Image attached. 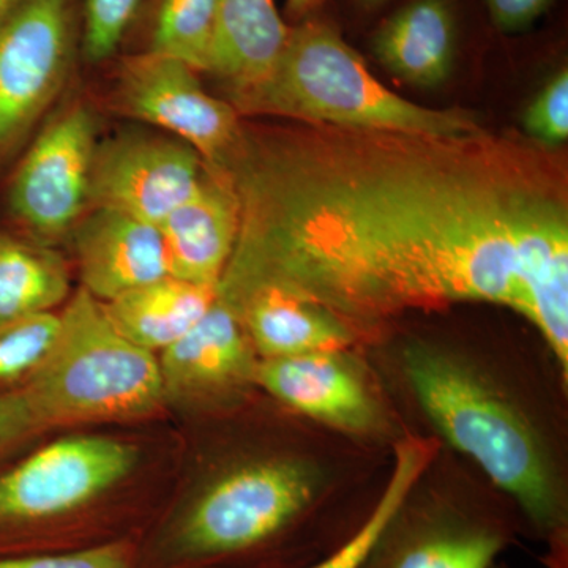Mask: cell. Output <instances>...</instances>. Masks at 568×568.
<instances>
[{
  "instance_id": "1",
  "label": "cell",
  "mask_w": 568,
  "mask_h": 568,
  "mask_svg": "<svg viewBox=\"0 0 568 568\" xmlns=\"http://www.w3.org/2000/svg\"><path fill=\"white\" fill-rule=\"evenodd\" d=\"M239 234L222 301L274 290L355 336L413 312L507 306L568 355V166L515 133L242 126L222 170Z\"/></svg>"
},
{
  "instance_id": "2",
  "label": "cell",
  "mask_w": 568,
  "mask_h": 568,
  "mask_svg": "<svg viewBox=\"0 0 568 568\" xmlns=\"http://www.w3.org/2000/svg\"><path fill=\"white\" fill-rule=\"evenodd\" d=\"M320 493L315 469L301 459L227 467L155 519L140 541V568H275Z\"/></svg>"
},
{
  "instance_id": "3",
  "label": "cell",
  "mask_w": 568,
  "mask_h": 568,
  "mask_svg": "<svg viewBox=\"0 0 568 568\" xmlns=\"http://www.w3.org/2000/svg\"><path fill=\"white\" fill-rule=\"evenodd\" d=\"M403 372L439 435L473 459L541 537L566 544L562 484L547 444L525 413L476 366L440 347H407Z\"/></svg>"
},
{
  "instance_id": "4",
  "label": "cell",
  "mask_w": 568,
  "mask_h": 568,
  "mask_svg": "<svg viewBox=\"0 0 568 568\" xmlns=\"http://www.w3.org/2000/svg\"><path fill=\"white\" fill-rule=\"evenodd\" d=\"M242 115L342 129L440 134L484 130L463 110L422 106L386 88L331 22L317 14L291 26L274 70L233 104Z\"/></svg>"
},
{
  "instance_id": "5",
  "label": "cell",
  "mask_w": 568,
  "mask_h": 568,
  "mask_svg": "<svg viewBox=\"0 0 568 568\" xmlns=\"http://www.w3.org/2000/svg\"><path fill=\"white\" fill-rule=\"evenodd\" d=\"M138 462L140 450L125 440L74 435L0 473V558L136 538L108 503Z\"/></svg>"
},
{
  "instance_id": "6",
  "label": "cell",
  "mask_w": 568,
  "mask_h": 568,
  "mask_svg": "<svg viewBox=\"0 0 568 568\" xmlns=\"http://www.w3.org/2000/svg\"><path fill=\"white\" fill-rule=\"evenodd\" d=\"M21 386L44 432L140 420L164 407L156 354L119 334L102 302L84 290L67 302L50 357Z\"/></svg>"
},
{
  "instance_id": "7",
  "label": "cell",
  "mask_w": 568,
  "mask_h": 568,
  "mask_svg": "<svg viewBox=\"0 0 568 568\" xmlns=\"http://www.w3.org/2000/svg\"><path fill=\"white\" fill-rule=\"evenodd\" d=\"M80 61V0H21L0 20V168L28 145Z\"/></svg>"
},
{
  "instance_id": "8",
  "label": "cell",
  "mask_w": 568,
  "mask_h": 568,
  "mask_svg": "<svg viewBox=\"0 0 568 568\" xmlns=\"http://www.w3.org/2000/svg\"><path fill=\"white\" fill-rule=\"evenodd\" d=\"M99 119L77 102L37 130L7 190L10 219L24 237L54 246L70 237L89 211Z\"/></svg>"
},
{
  "instance_id": "9",
  "label": "cell",
  "mask_w": 568,
  "mask_h": 568,
  "mask_svg": "<svg viewBox=\"0 0 568 568\" xmlns=\"http://www.w3.org/2000/svg\"><path fill=\"white\" fill-rule=\"evenodd\" d=\"M112 103L133 121L149 123L222 170L241 138V114L205 91L200 73L170 55L129 51L115 67Z\"/></svg>"
},
{
  "instance_id": "10",
  "label": "cell",
  "mask_w": 568,
  "mask_h": 568,
  "mask_svg": "<svg viewBox=\"0 0 568 568\" xmlns=\"http://www.w3.org/2000/svg\"><path fill=\"white\" fill-rule=\"evenodd\" d=\"M204 171L200 153L170 134H115L97 145L89 209H111L159 226L196 192Z\"/></svg>"
},
{
  "instance_id": "11",
  "label": "cell",
  "mask_w": 568,
  "mask_h": 568,
  "mask_svg": "<svg viewBox=\"0 0 568 568\" xmlns=\"http://www.w3.org/2000/svg\"><path fill=\"white\" fill-rule=\"evenodd\" d=\"M257 362L241 321L216 295L203 320L159 355L164 406L209 413L233 405L256 386Z\"/></svg>"
},
{
  "instance_id": "12",
  "label": "cell",
  "mask_w": 568,
  "mask_h": 568,
  "mask_svg": "<svg viewBox=\"0 0 568 568\" xmlns=\"http://www.w3.org/2000/svg\"><path fill=\"white\" fill-rule=\"evenodd\" d=\"M407 503L362 568H491L510 541V526L493 515L409 511Z\"/></svg>"
},
{
  "instance_id": "13",
  "label": "cell",
  "mask_w": 568,
  "mask_h": 568,
  "mask_svg": "<svg viewBox=\"0 0 568 568\" xmlns=\"http://www.w3.org/2000/svg\"><path fill=\"white\" fill-rule=\"evenodd\" d=\"M70 239L81 290L102 304L170 275L159 227L125 213L89 209Z\"/></svg>"
},
{
  "instance_id": "14",
  "label": "cell",
  "mask_w": 568,
  "mask_h": 568,
  "mask_svg": "<svg viewBox=\"0 0 568 568\" xmlns=\"http://www.w3.org/2000/svg\"><path fill=\"white\" fill-rule=\"evenodd\" d=\"M254 384L302 416L366 433L379 420L377 405L343 353L260 358Z\"/></svg>"
},
{
  "instance_id": "15",
  "label": "cell",
  "mask_w": 568,
  "mask_h": 568,
  "mask_svg": "<svg viewBox=\"0 0 568 568\" xmlns=\"http://www.w3.org/2000/svg\"><path fill=\"white\" fill-rule=\"evenodd\" d=\"M156 227L170 275L219 287L239 234V203L227 175L205 166L196 192Z\"/></svg>"
},
{
  "instance_id": "16",
  "label": "cell",
  "mask_w": 568,
  "mask_h": 568,
  "mask_svg": "<svg viewBox=\"0 0 568 568\" xmlns=\"http://www.w3.org/2000/svg\"><path fill=\"white\" fill-rule=\"evenodd\" d=\"M290 31L275 0H220L207 74L231 106L271 74Z\"/></svg>"
},
{
  "instance_id": "17",
  "label": "cell",
  "mask_w": 568,
  "mask_h": 568,
  "mask_svg": "<svg viewBox=\"0 0 568 568\" xmlns=\"http://www.w3.org/2000/svg\"><path fill=\"white\" fill-rule=\"evenodd\" d=\"M458 37L454 0H409L376 29L372 50L399 80L436 88L454 70Z\"/></svg>"
},
{
  "instance_id": "18",
  "label": "cell",
  "mask_w": 568,
  "mask_h": 568,
  "mask_svg": "<svg viewBox=\"0 0 568 568\" xmlns=\"http://www.w3.org/2000/svg\"><path fill=\"white\" fill-rule=\"evenodd\" d=\"M222 302L241 321L260 358L345 353L355 339L331 313L280 291H250Z\"/></svg>"
},
{
  "instance_id": "19",
  "label": "cell",
  "mask_w": 568,
  "mask_h": 568,
  "mask_svg": "<svg viewBox=\"0 0 568 568\" xmlns=\"http://www.w3.org/2000/svg\"><path fill=\"white\" fill-rule=\"evenodd\" d=\"M219 287L163 276L103 304L115 331L133 345L162 353L189 334L216 301Z\"/></svg>"
},
{
  "instance_id": "20",
  "label": "cell",
  "mask_w": 568,
  "mask_h": 568,
  "mask_svg": "<svg viewBox=\"0 0 568 568\" xmlns=\"http://www.w3.org/2000/svg\"><path fill=\"white\" fill-rule=\"evenodd\" d=\"M70 287L69 267L54 246L0 231V321L52 312Z\"/></svg>"
},
{
  "instance_id": "21",
  "label": "cell",
  "mask_w": 568,
  "mask_h": 568,
  "mask_svg": "<svg viewBox=\"0 0 568 568\" xmlns=\"http://www.w3.org/2000/svg\"><path fill=\"white\" fill-rule=\"evenodd\" d=\"M220 0H144L125 44L170 55L207 73ZM123 44V47H125Z\"/></svg>"
},
{
  "instance_id": "22",
  "label": "cell",
  "mask_w": 568,
  "mask_h": 568,
  "mask_svg": "<svg viewBox=\"0 0 568 568\" xmlns=\"http://www.w3.org/2000/svg\"><path fill=\"white\" fill-rule=\"evenodd\" d=\"M436 455L433 440L409 436L395 447L394 469L379 499L353 536L327 558L306 568H362L395 515L413 496Z\"/></svg>"
},
{
  "instance_id": "23",
  "label": "cell",
  "mask_w": 568,
  "mask_h": 568,
  "mask_svg": "<svg viewBox=\"0 0 568 568\" xmlns=\"http://www.w3.org/2000/svg\"><path fill=\"white\" fill-rule=\"evenodd\" d=\"M59 331L54 312L0 321V388L24 384L50 357Z\"/></svg>"
},
{
  "instance_id": "24",
  "label": "cell",
  "mask_w": 568,
  "mask_h": 568,
  "mask_svg": "<svg viewBox=\"0 0 568 568\" xmlns=\"http://www.w3.org/2000/svg\"><path fill=\"white\" fill-rule=\"evenodd\" d=\"M144 0H80L81 61L102 65L115 59Z\"/></svg>"
},
{
  "instance_id": "25",
  "label": "cell",
  "mask_w": 568,
  "mask_h": 568,
  "mask_svg": "<svg viewBox=\"0 0 568 568\" xmlns=\"http://www.w3.org/2000/svg\"><path fill=\"white\" fill-rule=\"evenodd\" d=\"M141 538H122L67 551L6 556L0 568H140Z\"/></svg>"
},
{
  "instance_id": "26",
  "label": "cell",
  "mask_w": 568,
  "mask_h": 568,
  "mask_svg": "<svg viewBox=\"0 0 568 568\" xmlns=\"http://www.w3.org/2000/svg\"><path fill=\"white\" fill-rule=\"evenodd\" d=\"M523 126L529 140L559 149L568 140V71L559 70L526 108Z\"/></svg>"
},
{
  "instance_id": "27",
  "label": "cell",
  "mask_w": 568,
  "mask_h": 568,
  "mask_svg": "<svg viewBox=\"0 0 568 568\" xmlns=\"http://www.w3.org/2000/svg\"><path fill=\"white\" fill-rule=\"evenodd\" d=\"M43 432L24 387L0 392V455Z\"/></svg>"
},
{
  "instance_id": "28",
  "label": "cell",
  "mask_w": 568,
  "mask_h": 568,
  "mask_svg": "<svg viewBox=\"0 0 568 568\" xmlns=\"http://www.w3.org/2000/svg\"><path fill=\"white\" fill-rule=\"evenodd\" d=\"M552 3L555 0H485L493 24L507 33L530 28Z\"/></svg>"
},
{
  "instance_id": "29",
  "label": "cell",
  "mask_w": 568,
  "mask_h": 568,
  "mask_svg": "<svg viewBox=\"0 0 568 568\" xmlns=\"http://www.w3.org/2000/svg\"><path fill=\"white\" fill-rule=\"evenodd\" d=\"M327 0H286L284 21L293 26L316 14Z\"/></svg>"
},
{
  "instance_id": "30",
  "label": "cell",
  "mask_w": 568,
  "mask_h": 568,
  "mask_svg": "<svg viewBox=\"0 0 568 568\" xmlns=\"http://www.w3.org/2000/svg\"><path fill=\"white\" fill-rule=\"evenodd\" d=\"M357 2L361 3L362 9L377 10L386 6V3L392 2V0H357Z\"/></svg>"
},
{
  "instance_id": "31",
  "label": "cell",
  "mask_w": 568,
  "mask_h": 568,
  "mask_svg": "<svg viewBox=\"0 0 568 568\" xmlns=\"http://www.w3.org/2000/svg\"><path fill=\"white\" fill-rule=\"evenodd\" d=\"M20 2L21 0H0V20H2V18Z\"/></svg>"
},
{
  "instance_id": "32",
  "label": "cell",
  "mask_w": 568,
  "mask_h": 568,
  "mask_svg": "<svg viewBox=\"0 0 568 568\" xmlns=\"http://www.w3.org/2000/svg\"><path fill=\"white\" fill-rule=\"evenodd\" d=\"M491 568H499V567L493 566Z\"/></svg>"
}]
</instances>
